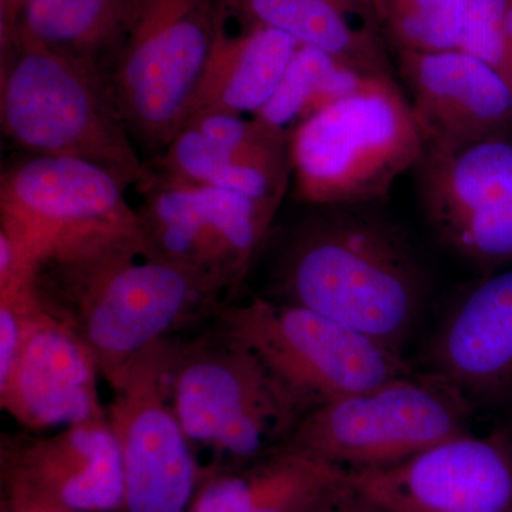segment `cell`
I'll list each match as a JSON object with an SVG mask.
<instances>
[{"mask_svg": "<svg viewBox=\"0 0 512 512\" xmlns=\"http://www.w3.org/2000/svg\"><path fill=\"white\" fill-rule=\"evenodd\" d=\"M126 180L103 165L72 157L29 156L0 177V229L19 242L30 264L70 249L140 237Z\"/></svg>", "mask_w": 512, "mask_h": 512, "instance_id": "obj_9", "label": "cell"}, {"mask_svg": "<svg viewBox=\"0 0 512 512\" xmlns=\"http://www.w3.org/2000/svg\"><path fill=\"white\" fill-rule=\"evenodd\" d=\"M138 208L148 248L234 295L264 247L281 202L241 192L175 183L153 173Z\"/></svg>", "mask_w": 512, "mask_h": 512, "instance_id": "obj_11", "label": "cell"}, {"mask_svg": "<svg viewBox=\"0 0 512 512\" xmlns=\"http://www.w3.org/2000/svg\"><path fill=\"white\" fill-rule=\"evenodd\" d=\"M150 168L158 177L175 183L221 188L278 202H282L292 178L289 150L247 156L218 146L187 126Z\"/></svg>", "mask_w": 512, "mask_h": 512, "instance_id": "obj_21", "label": "cell"}, {"mask_svg": "<svg viewBox=\"0 0 512 512\" xmlns=\"http://www.w3.org/2000/svg\"><path fill=\"white\" fill-rule=\"evenodd\" d=\"M313 512H390L382 505L376 504L375 501L369 500L365 495L360 494L349 483L348 487L343 488L338 494L333 495L330 500L326 501L316 508Z\"/></svg>", "mask_w": 512, "mask_h": 512, "instance_id": "obj_27", "label": "cell"}, {"mask_svg": "<svg viewBox=\"0 0 512 512\" xmlns=\"http://www.w3.org/2000/svg\"><path fill=\"white\" fill-rule=\"evenodd\" d=\"M217 322L265 363L305 416L414 373L402 353L320 313L266 296L228 303Z\"/></svg>", "mask_w": 512, "mask_h": 512, "instance_id": "obj_7", "label": "cell"}, {"mask_svg": "<svg viewBox=\"0 0 512 512\" xmlns=\"http://www.w3.org/2000/svg\"><path fill=\"white\" fill-rule=\"evenodd\" d=\"M474 406L431 373H412L318 407L285 446L348 471L393 466L467 433Z\"/></svg>", "mask_w": 512, "mask_h": 512, "instance_id": "obj_8", "label": "cell"}, {"mask_svg": "<svg viewBox=\"0 0 512 512\" xmlns=\"http://www.w3.org/2000/svg\"><path fill=\"white\" fill-rule=\"evenodd\" d=\"M423 154L412 107L393 76L375 77L289 136L296 197L312 207L383 201Z\"/></svg>", "mask_w": 512, "mask_h": 512, "instance_id": "obj_5", "label": "cell"}, {"mask_svg": "<svg viewBox=\"0 0 512 512\" xmlns=\"http://www.w3.org/2000/svg\"><path fill=\"white\" fill-rule=\"evenodd\" d=\"M0 512H80L35 493L18 481L2 478Z\"/></svg>", "mask_w": 512, "mask_h": 512, "instance_id": "obj_26", "label": "cell"}, {"mask_svg": "<svg viewBox=\"0 0 512 512\" xmlns=\"http://www.w3.org/2000/svg\"><path fill=\"white\" fill-rule=\"evenodd\" d=\"M414 170L441 244L481 268L512 262V131L424 150Z\"/></svg>", "mask_w": 512, "mask_h": 512, "instance_id": "obj_12", "label": "cell"}, {"mask_svg": "<svg viewBox=\"0 0 512 512\" xmlns=\"http://www.w3.org/2000/svg\"><path fill=\"white\" fill-rule=\"evenodd\" d=\"M468 0H383L380 23L397 52L461 50Z\"/></svg>", "mask_w": 512, "mask_h": 512, "instance_id": "obj_24", "label": "cell"}, {"mask_svg": "<svg viewBox=\"0 0 512 512\" xmlns=\"http://www.w3.org/2000/svg\"><path fill=\"white\" fill-rule=\"evenodd\" d=\"M299 46L285 33L256 23L234 36L224 29L191 113L222 110L255 116L274 96Z\"/></svg>", "mask_w": 512, "mask_h": 512, "instance_id": "obj_20", "label": "cell"}, {"mask_svg": "<svg viewBox=\"0 0 512 512\" xmlns=\"http://www.w3.org/2000/svg\"><path fill=\"white\" fill-rule=\"evenodd\" d=\"M349 471L289 446L237 466L205 467L190 512H313Z\"/></svg>", "mask_w": 512, "mask_h": 512, "instance_id": "obj_18", "label": "cell"}, {"mask_svg": "<svg viewBox=\"0 0 512 512\" xmlns=\"http://www.w3.org/2000/svg\"><path fill=\"white\" fill-rule=\"evenodd\" d=\"M357 2L363 3V5L369 6L370 9L375 10L377 16L380 15V8H382L383 0H357Z\"/></svg>", "mask_w": 512, "mask_h": 512, "instance_id": "obj_29", "label": "cell"}, {"mask_svg": "<svg viewBox=\"0 0 512 512\" xmlns=\"http://www.w3.org/2000/svg\"><path fill=\"white\" fill-rule=\"evenodd\" d=\"M427 373L471 404L512 390V269L487 276L454 302L431 336Z\"/></svg>", "mask_w": 512, "mask_h": 512, "instance_id": "obj_17", "label": "cell"}, {"mask_svg": "<svg viewBox=\"0 0 512 512\" xmlns=\"http://www.w3.org/2000/svg\"><path fill=\"white\" fill-rule=\"evenodd\" d=\"M26 3L28 0H0V43L12 36Z\"/></svg>", "mask_w": 512, "mask_h": 512, "instance_id": "obj_28", "label": "cell"}, {"mask_svg": "<svg viewBox=\"0 0 512 512\" xmlns=\"http://www.w3.org/2000/svg\"><path fill=\"white\" fill-rule=\"evenodd\" d=\"M251 23L285 33L377 76H393L377 26L379 16L357 0H231Z\"/></svg>", "mask_w": 512, "mask_h": 512, "instance_id": "obj_19", "label": "cell"}, {"mask_svg": "<svg viewBox=\"0 0 512 512\" xmlns=\"http://www.w3.org/2000/svg\"><path fill=\"white\" fill-rule=\"evenodd\" d=\"M0 473L80 512H120L124 478L107 417L63 427L53 436H2Z\"/></svg>", "mask_w": 512, "mask_h": 512, "instance_id": "obj_16", "label": "cell"}, {"mask_svg": "<svg viewBox=\"0 0 512 512\" xmlns=\"http://www.w3.org/2000/svg\"><path fill=\"white\" fill-rule=\"evenodd\" d=\"M131 3L133 0H28L5 43L25 40L97 64L104 72Z\"/></svg>", "mask_w": 512, "mask_h": 512, "instance_id": "obj_22", "label": "cell"}, {"mask_svg": "<svg viewBox=\"0 0 512 512\" xmlns=\"http://www.w3.org/2000/svg\"><path fill=\"white\" fill-rule=\"evenodd\" d=\"M349 477L390 512H512V440L467 431L402 463Z\"/></svg>", "mask_w": 512, "mask_h": 512, "instance_id": "obj_13", "label": "cell"}, {"mask_svg": "<svg viewBox=\"0 0 512 512\" xmlns=\"http://www.w3.org/2000/svg\"><path fill=\"white\" fill-rule=\"evenodd\" d=\"M375 77L323 50L299 46L274 96L252 117L291 136L296 127L360 92Z\"/></svg>", "mask_w": 512, "mask_h": 512, "instance_id": "obj_23", "label": "cell"}, {"mask_svg": "<svg viewBox=\"0 0 512 512\" xmlns=\"http://www.w3.org/2000/svg\"><path fill=\"white\" fill-rule=\"evenodd\" d=\"M461 50L493 67L512 86V0H468Z\"/></svg>", "mask_w": 512, "mask_h": 512, "instance_id": "obj_25", "label": "cell"}, {"mask_svg": "<svg viewBox=\"0 0 512 512\" xmlns=\"http://www.w3.org/2000/svg\"><path fill=\"white\" fill-rule=\"evenodd\" d=\"M168 386L192 447L210 454L204 467L237 466L278 450L305 417L265 363L217 320L212 332L175 338Z\"/></svg>", "mask_w": 512, "mask_h": 512, "instance_id": "obj_4", "label": "cell"}, {"mask_svg": "<svg viewBox=\"0 0 512 512\" xmlns=\"http://www.w3.org/2000/svg\"><path fill=\"white\" fill-rule=\"evenodd\" d=\"M35 292L89 346L107 384L154 343L215 322L232 302L221 286L160 258L140 237L106 239L46 259Z\"/></svg>", "mask_w": 512, "mask_h": 512, "instance_id": "obj_1", "label": "cell"}, {"mask_svg": "<svg viewBox=\"0 0 512 512\" xmlns=\"http://www.w3.org/2000/svg\"><path fill=\"white\" fill-rule=\"evenodd\" d=\"M0 47L3 136L29 156L92 161L140 188L153 178L97 64L20 39Z\"/></svg>", "mask_w": 512, "mask_h": 512, "instance_id": "obj_3", "label": "cell"}, {"mask_svg": "<svg viewBox=\"0 0 512 512\" xmlns=\"http://www.w3.org/2000/svg\"><path fill=\"white\" fill-rule=\"evenodd\" d=\"M231 0H133L104 73L134 143L164 153L187 123Z\"/></svg>", "mask_w": 512, "mask_h": 512, "instance_id": "obj_6", "label": "cell"}, {"mask_svg": "<svg viewBox=\"0 0 512 512\" xmlns=\"http://www.w3.org/2000/svg\"><path fill=\"white\" fill-rule=\"evenodd\" d=\"M100 377L89 346L40 303L12 366L0 376V406L32 431L101 419L107 409L100 400Z\"/></svg>", "mask_w": 512, "mask_h": 512, "instance_id": "obj_14", "label": "cell"}, {"mask_svg": "<svg viewBox=\"0 0 512 512\" xmlns=\"http://www.w3.org/2000/svg\"><path fill=\"white\" fill-rule=\"evenodd\" d=\"M426 271L406 234L370 205L315 207L276 256L272 301L301 306L404 355L426 308Z\"/></svg>", "mask_w": 512, "mask_h": 512, "instance_id": "obj_2", "label": "cell"}, {"mask_svg": "<svg viewBox=\"0 0 512 512\" xmlns=\"http://www.w3.org/2000/svg\"><path fill=\"white\" fill-rule=\"evenodd\" d=\"M399 74L424 150L474 143L512 131V86L464 52H399Z\"/></svg>", "mask_w": 512, "mask_h": 512, "instance_id": "obj_15", "label": "cell"}, {"mask_svg": "<svg viewBox=\"0 0 512 512\" xmlns=\"http://www.w3.org/2000/svg\"><path fill=\"white\" fill-rule=\"evenodd\" d=\"M174 340L154 343L109 383L107 420L123 464L120 512H190L204 477L205 467L171 402Z\"/></svg>", "mask_w": 512, "mask_h": 512, "instance_id": "obj_10", "label": "cell"}]
</instances>
